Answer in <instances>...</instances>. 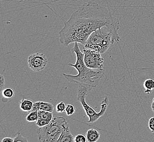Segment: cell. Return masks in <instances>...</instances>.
<instances>
[{"label": "cell", "mask_w": 154, "mask_h": 142, "mask_svg": "<svg viewBox=\"0 0 154 142\" xmlns=\"http://www.w3.org/2000/svg\"><path fill=\"white\" fill-rule=\"evenodd\" d=\"M113 15L106 7L93 2L79 6L64 23L59 40L64 46L73 43L85 45L92 32L109 21Z\"/></svg>", "instance_id": "6da1fadb"}, {"label": "cell", "mask_w": 154, "mask_h": 142, "mask_svg": "<svg viewBox=\"0 0 154 142\" xmlns=\"http://www.w3.org/2000/svg\"><path fill=\"white\" fill-rule=\"evenodd\" d=\"M119 29V20L113 17L106 25L91 34L84 48L96 51L101 54L105 53L112 45L120 41Z\"/></svg>", "instance_id": "7a4b0ae2"}, {"label": "cell", "mask_w": 154, "mask_h": 142, "mask_svg": "<svg viewBox=\"0 0 154 142\" xmlns=\"http://www.w3.org/2000/svg\"><path fill=\"white\" fill-rule=\"evenodd\" d=\"M72 51L75 54L77 60L75 64L68 63V66L75 68L78 72L77 75L63 73V76L68 82L77 84L91 86L93 88L97 86L104 75V71L92 69L86 66L84 60V54L80 51L78 43H74Z\"/></svg>", "instance_id": "3957f363"}, {"label": "cell", "mask_w": 154, "mask_h": 142, "mask_svg": "<svg viewBox=\"0 0 154 142\" xmlns=\"http://www.w3.org/2000/svg\"><path fill=\"white\" fill-rule=\"evenodd\" d=\"M68 122L63 116H54L49 124L37 130L40 142H57L63 131L68 126Z\"/></svg>", "instance_id": "277c9868"}, {"label": "cell", "mask_w": 154, "mask_h": 142, "mask_svg": "<svg viewBox=\"0 0 154 142\" xmlns=\"http://www.w3.org/2000/svg\"><path fill=\"white\" fill-rule=\"evenodd\" d=\"M93 88L91 86L79 85L78 89L77 100L82 104L84 110L86 113V116L89 118V120L87 122L94 123L97 121L101 116H104L106 112L109 103V99L106 96L101 103V110L99 112H96L95 110L90 106L86 103V97L90 92L92 91Z\"/></svg>", "instance_id": "5b68a950"}, {"label": "cell", "mask_w": 154, "mask_h": 142, "mask_svg": "<svg viewBox=\"0 0 154 142\" xmlns=\"http://www.w3.org/2000/svg\"><path fill=\"white\" fill-rule=\"evenodd\" d=\"M83 53L84 54V62L88 67L92 69L103 70L104 60L102 57L101 54L85 48L83 49Z\"/></svg>", "instance_id": "8992f818"}, {"label": "cell", "mask_w": 154, "mask_h": 142, "mask_svg": "<svg viewBox=\"0 0 154 142\" xmlns=\"http://www.w3.org/2000/svg\"><path fill=\"white\" fill-rule=\"evenodd\" d=\"M27 61L29 67L31 70L38 72L46 67L48 60L45 54L41 53H35L29 56Z\"/></svg>", "instance_id": "52a82bcc"}, {"label": "cell", "mask_w": 154, "mask_h": 142, "mask_svg": "<svg viewBox=\"0 0 154 142\" xmlns=\"http://www.w3.org/2000/svg\"><path fill=\"white\" fill-rule=\"evenodd\" d=\"M54 110V106L53 104L47 102L39 101L34 102L33 106L31 111L45 110V111L53 113Z\"/></svg>", "instance_id": "ba28073f"}, {"label": "cell", "mask_w": 154, "mask_h": 142, "mask_svg": "<svg viewBox=\"0 0 154 142\" xmlns=\"http://www.w3.org/2000/svg\"><path fill=\"white\" fill-rule=\"evenodd\" d=\"M57 142H74V137L70 131L69 125H68L63 131L59 139Z\"/></svg>", "instance_id": "9c48e42d"}, {"label": "cell", "mask_w": 154, "mask_h": 142, "mask_svg": "<svg viewBox=\"0 0 154 142\" xmlns=\"http://www.w3.org/2000/svg\"><path fill=\"white\" fill-rule=\"evenodd\" d=\"M86 138L88 142H96L100 139L101 134L95 128H90L86 132Z\"/></svg>", "instance_id": "30bf717a"}, {"label": "cell", "mask_w": 154, "mask_h": 142, "mask_svg": "<svg viewBox=\"0 0 154 142\" xmlns=\"http://www.w3.org/2000/svg\"><path fill=\"white\" fill-rule=\"evenodd\" d=\"M34 102L31 100L23 98L20 102V107L21 110L24 112H31L32 109Z\"/></svg>", "instance_id": "8fae6325"}, {"label": "cell", "mask_w": 154, "mask_h": 142, "mask_svg": "<svg viewBox=\"0 0 154 142\" xmlns=\"http://www.w3.org/2000/svg\"><path fill=\"white\" fill-rule=\"evenodd\" d=\"M2 92V101L3 102H7L9 100V99L14 96L15 91L11 88H7L3 90Z\"/></svg>", "instance_id": "7c38bea8"}, {"label": "cell", "mask_w": 154, "mask_h": 142, "mask_svg": "<svg viewBox=\"0 0 154 142\" xmlns=\"http://www.w3.org/2000/svg\"><path fill=\"white\" fill-rule=\"evenodd\" d=\"M38 114L39 120H45L51 122L53 119V114L52 112L45 110H38Z\"/></svg>", "instance_id": "4fadbf2b"}, {"label": "cell", "mask_w": 154, "mask_h": 142, "mask_svg": "<svg viewBox=\"0 0 154 142\" xmlns=\"http://www.w3.org/2000/svg\"><path fill=\"white\" fill-rule=\"evenodd\" d=\"M146 94H150L154 89V80L152 78L145 80L143 84Z\"/></svg>", "instance_id": "5bb4252c"}, {"label": "cell", "mask_w": 154, "mask_h": 142, "mask_svg": "<svg viewBox=\"0 0 154 142\" xmlns=\"http://www.w3.org/2000/svg\"><path fill=\"white\" fill-rule=\"evenodd\" d=\"M26 120L27 122H37L38 120V111H31L28 114L26 118Z\"/></svg>", "instance_id": "9a60e30c"}, {"label": "cell", "mask_w": 154, "mask_h": 142, "mask_svg": "<svg viewBox=\"0 0 154 142\" xmlns=\"http://www.w3.org/2000/svg\"><path fill=\"white\" fill-rule=\"evenodd\" d=\"M65 112L67 116H72L75 112V107L72 104H68L66 106Z\"/></svg>", "instance_id": "2e32d148"}, {"label": "cell", "mask_w": 154, "mask_h": 142, "mask_svg": "<svg viewBox=\"0 0 154 142\" xmlns=\"http://www.w3.org/2000/svg\"><path fill=\"white\" fill-rule=\"evenodd\" d=\"M67 105L64 102H60L56 106V111L58 113H62L65 112Z\"/></svg>", "instance_id": "e0dca14e"}, {"label": "cell", "mask_w": 154, "mask_h": 142, "mask_svg": "<svg viewBox=\"0 0 154 142\" xmlns=\"http://www.w3.org/2000/svg\"><path fill=\"white\" fill-rule=\"evenodd\" d=\"M86 136L83 134H78L74 137V142H87Z\"/></svg>", "instance_id": "ac0fdd59"}, {"label": "cell", "mask_w": 154, "mask_h": 142, "mask_svg": "<svg viewBox=\"0 0 154 142\" xmlns=\"http://www.w3.org/2000/svg\"><path fill=\"white\" fill-rule=\"evenodd\" d=\"M14 142H29L27 141L26 138L21 135L20 132H18L15 138H14Z\"/></svg>", "instance_id": "d6986e66"}, {"label": "cell", "mask_w": 154, "mask_h": 142, "mask_svg": "<svg viewBox=\"0 0 154 142\" xmlns=\"http://www.w3.org/2000/svg\"><path fill=\"white\" fill-rule=\"evenodd\" d=\"M5 85V77H3L2 74H1L0 76V91L1 92L2 91L4 90Z\"/></svg>", "instance_id": "ffe728a7"}, {"label": "cell", "mask_w": 154, "mask_h": 142, "mask_svg": "<svg viewBox=\"0 0 154 142\" xmlns=\"http://www.w3.org/2000/svg\"><path fill=\"white\" fill-rule=\"evenodd\" d=\"M149 128L152 132H154V116L151 117L149 120Z\"/></svg>", "instance_id": "44dd1931"}, {"label": "cell", "mask_w": 154, "mask_h": 142, "mask_svg": "<svg viewBox=\"0 0 154 142\" xmlns=\"http://www.w3.org/2000/svg\"><path fill=\"white\" fill-rule=\"evenodd\" d=\"M1 142H14V138H12L10 137L4 138Z\"/></svg>", "instance_id": "7402d4cb"}, {"label": "cell", "mask_w": 154, "mask_h": 142, "mask_svg": "<svg viewBox=\"0 0 154 142\" xmlns=\"http://www.w3.org/2000/svg\"><path fill=\"white\" fill-rule=\"evenodd\" d=\"M151 110H152V111L154 113V102H152V104H151Z\"/></svg>", "instance_id": "603a6c76"}, {"label": "cell", "mask_w": 154, "mask_h": 142, "mask_svg": "<svg viewBox=\"0 0 154 142\" xmlns=\"http://www.w3.org/2000/svg\"><path fill=\"white\" fill-rule=\"evenodd\" d=\"M152 101H153V102H154V98H153V100H152Z\"/></svg>", "instance_id": "cb8c5ba5"}]
</instances>
